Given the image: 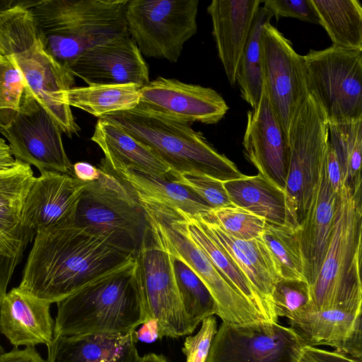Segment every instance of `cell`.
I'll return each mask as SVG.
<instances>
[{
    "label": "cell",
    "instance_id": "52a82bcc",
    "mask_svg": "<svg viewBox=\"0 0 362 362\" xmlns=\"http://www.w3.org/2000/svg\"><path fill=\"white\" fill-rule=\"evenodd\" d=\"M288 142L287 225L297 229L312 204L329 146L328 122L310 95L291 127Z\"/></svg>",
    "mask_w": 362,
    "mask_h": 362
},
{
    "label": "cell",
    "instance_id": "8d00e7d4",
    "mask_svg": "<svg viewBox=\"0 0 362 362\" xmlns=\"http://www.w3.org/2000/svg\"><path fill=\"white\" fill-rule=\"evenodd\" d=\"M218 225L230 235L250 240L261 237L266 221L233 204L202 216Z\"/></svg>",
    "mask_w": 362,
    "mask_h": 362
},
{
    "label": "cell",
    "instance_id": "484cf974",
    "mask_svg": "<svg viewBox=\"0 0 362 362\" xmlns=\"http://www.w3.org/2000/svg\"><path fill=\"white\" fill-rule=\"evenodd\" d=\"M112 170L133 189L139 198L163 204L190 217L204 216L212 211L198 195L167 177L129 167Z\"/></svg>",
    "mask_w": 362,
    "mask_h": 362
},
{
    "label": "cell",
    "instance_id": "7dc6e473",
    "mask_svg": "<svg viewBox=\"0 0 362 362\" xmlns=\"http://www.w3.org/2000/svg\"><path fill=\"white\" fill-rule=\"evenodd\" d=\"M100 170L86 162H78L73 165V176L76 179L90 182L99 178Z\"/></svg>",
    "mask_w": 362,
    "mask_h": 362
},
{
    "label": "cell",
    "instance_id": "277c9868",
    "mask_svg": "<svg viewBox=\"0 0 362 362\" xmlns=\"http://www.w3.org/2000/svg\"><path fill=\"white\" fill-rule=\"evenodd\" d=\"M99 119L119 126L150 147L170 167L171 179L178 174H196L224 182L245 175L189 123L140 103Z\"/></svg>",
    "mask_w": 362,
    "mask_h": 362
},
{
    "label": "cell",
    "instance_id": "681fc988",
    "mask_svg": "<svg viewBox=\"0 0 362 362\" xmlns=\"http://www.w3.org/2000/svg\"><path fill=\"white\" fill-rule=\"evenodd\" d=\"M142 325L143 327L137 332H136L137 339L151 342L158 338V326L156 320H149Z\"/></svg>",
    "mask_w": 362,
    "mask_h": 362
},
{
    "label": "cell",
    "instance_id": "603a6c76",
    "mask_svg": "<svg viewBox=\"0 0 362 362\" xmlns=\"http://www.w3.org/2000/svg\"><path fill=\"white\" fill-rule=\"evenodd\" d=\"M136 331L127 335L84 334L54 337L47 362H140Z\"/></svg>",
    "mask_w": 362,
    "mask_h": 362
},
{
    "label": "cell",
    "instance_id": "9c48e42d",
    "mask_svg": "<svg viewBox=\"0 0 362 362\" xmlns=\"http://www.w3.org/2000/svg\"><path fill=\"white\" fill-rule=\"evenodd\" d=\"M198 0H128V33L146 57L176 62L197 31Z\"/></svg>",
    "mask_w": 362,
    "mask_h": 362
},
{
    "label": "cell",
    "instance_id": "7bdbcfd3",
    "mask_svg": "<svg viewBox=\"0 0 362 362\" xmlns=\"http://www.w3.org/2000/svg\"><path fill=\"white\" fill-rule=\"evenodd\" d=\"M325 167L331 187L339 194L344 185L342 171L337 156L329 144L325 157Z\"/></svg>",
    "mask_w": 362,
    "mask_h": 362
},
{
    "label": "cell",
    "instance_id": "f6af8a7d",
    "mask_svg": "<svg viewBox=\"0 0 362 362\" xmlns=\"http://www.w3.org/2000/svg\"><path fill=\"white\" fill-rule=\"evenodd\" d=\"M0 362H47L43 359L33 346L24 349L14 347L8 353L0 354Z\"/></svg>",
    "mask_w": 362,
    "mask_h": 362
},
{
    "label": "cell",
    "instance_id": "ba28073f",
    "mask_svg": "<svg viewBox=\"0 0 362 362\" xmlns=\"http://www.w3.org/2000/svg\"><path fill=\"white\" fill-rule=\"evenodd\" d=\"M304 59L309 93L328 123L362 119V50L332 45Z\"/></svg>",
    "mask_w": 362,
    "mask_h": 362
},
{
    "label": "cell",
    "instance_id": "ac0fdd59",
    "mask_svg": "<svg viewBox=\"0 0 362 362\" xmlns=\"http://www.w3.org/2000/svg\"><path fill=\"white\" fill-rule=\"evenodd\" d=\"M88 182L73 175L44 171L36 177L21 211L23 224L37 233L73 224Z\"/></svg>",
    "mask_w": 362,
    "mask_h": 362
},
{
    "label": "cell",
    "instance_id": "f546056e",
    "mask_svg": "<svg viewBox=\"0 0 362 362\" xmlns=\"http://www.w3.org/2000/svg\"><path fill=\"white\" fill-rule=\"evenodd\" d=\"M141 88L136 84L74 87L65 93L64 100L70 107L81 109L100 118L138 106Z\"/></svg>",
    "mask_w": 362,
    "mask_h": 362
},
{
    "label": "cell",
    "instance_id": "816d5d0a",
    "mask_svg": "<svg viewBox=\"0 0 362 362\" xmlns=\"http://www.w3.org/2000/svg\"><path fill=\"white\" fill-rule=\"evenodd\" d=\"M17 3V2H16ZM16 3L13 1H6V0H0V13L3 11H5L13 6H14Z\"/></svg>",
    "mask_w": 362,
    "mask_h": 362
},
{
    "label": "cell",
    "instance_id": "bcb514c9",
    "mask_svg": "<svg viewBox=\"0 0 362 362\" xmlns=\"http://www.w3.org/2000/svg\"><path fill=\"white\" fill-rule=\"evenodd\" d=\"M21 259V257L8 258L0 257V308L6 293L7 286ZM4 352V349L0 343V354Z\"/></svg>",
    "mask_w": 362,
    "mask_h": 362
},
{
    "label": "cell",
    "instance_id": "6da1fadb",
    "mask_svg": "<svg viewBox=\"0 0 362 362\" xmlns=\"http://www.w3.org/2000/svg\"><path fill=\"white\" fill-rule=\"evenodd\" d=\"M134 258L84 228H52L35 235L18 288L51 304L57 303Z\"/></svg>",
    "mask_w": 362,
    "mask_h": 362
},
{
    "label": "cell",
    "instance_id": "d590c367",
    "mask_svg": "<svg viewBox=\"0 0 362 362\" xmlns=\"http://www.w3.org/2000/svg\"><path fill=\"white\" fill-rule=\"evenodd\" d=\"M270 302L277 317H285L290 320L297 315L313 310L310 286L303 280L277 281Z\"/></svg>",
    "mask_w": 362,
    "mask_h": 362
},
{
    "label": "cell",
    "instance_id": "836d02e7",
    "mask_svg": "<svg viewBox=\"0 0 362 362\" xmlns=\"http://www.w3.org/2000/svg\"><path fill=\"white\" fill-rule=\"evenodd\" d=\"M175 279L192 332L206 317L217 315L211 293L198 276L180 259L172 255Z\"/></svg>",
    "mask_w": 362,
    "mask_h": 362
},
{
    "label": "cell",
    "instance_id": "1f68e13d",
    "mask_svg": "<svg viewBox=\"0 0 362 362\" xmlns=\"http://www.w3.org/2000/svg\"><path fill=\"white\" fill-rule=\"evenodd\" d=\"M329 127V144L340 164L344 185L361 189L362 119Z\"/></svg>",
    "mask_w": 362,
    "mask_h": 362
},
{
    "label": "cell",
    "instance_id": "d4e9b609",
    "mask_svg": "<svg viewBox=\"0 0 362 362\" xmlns=\"http://www.w3.org/2000/svg\"><path fill=\"white\" fill-rule=\"evenodd\" d=\"M90 139L102 149L103 160L112 169L129 167L170 179V167L154 151L110 122L98 119Z\"/></svg>",
    "mask_w": 362,
    "mask_h": 362
},
{
    "label": "cell",
    "instance_id": "e0dca14e",
    "mask_svg": "<svg viewBox=\"0 0 362 362\" xmlns=\"http://www.w3.org/2000/svg\"><path fill=\"white\" fill-rule=\"evenodd\" d=\"M140 104L183 122L214 124L229 107L215 90L158 77L141 88Z\"/></svg>",
    "mask_w": 362,
    "mask_h": 362
},
{
    "label": "cell",
    "instance_id": "d6986e66",
    "mask_svg": "<svg viewBox=\"0 0 362 362\" xmlns=\"http://www.w3.org/2000/svg\"><path fill=\"white\" fill-rule=\"evenodd\" d=\"M362 311L342 309L314 310L288 320L290 328L304 346L327 345L362 359Z\"/></svg>",
    "mask_w": 362,
    "mask_h": 362
},
{
    "label": "cell",
    "instance_id": "ab89813d",
    "mask_svg": "<svg viewBox=\"0 0 362 362\" xmlns=\"http://www.w3.org/2000/svg\"><path fill=\"white\" fill-rule=\"evenodd\" d=\"M216 319L209 316L202 321L199 331L194 336L186 337L182 349L186 362H206L211 344L217 332Z\"/></svg>",
    "mask_w": 362,
    "mask_h": 362
},
{
    "label": "cell",
    "instance_id": "8fae6325",
    "mask_svg": "<svg viewBox=\"0 0 362 362\" xmlns=\"http://www.w3.org/2000/svg\"><path fill=\"white\" fill-rule=\"evenodd\" d=\"M261 45L263 91L288 138L310 95L304 56L271 23L264 25Z\"/></svg>",
    "mask_w": 362,
    "mask_h": 362
},
{
    "label": "cell",
    "instance_id": "83f0119b",
    "mask_svg": "<svg viewBox=\"0 0 362 362\" xmlns=\"http://www.w3.org/2000/svg\"><path fill=\"white\" fill-rule=\"evenodd\" d=\"M184 215L189 236L212 264L234 284L265 320L278 322L279 317L272 307L255 290L232 257L211 237L196 217Z\"/></svg>",
    "mask_w": 362,
    "mask_h": 362
},
{
    "label": "cell",
    "instance_id": "4dcf8cb0",
    "mask_svg": "<svg viewBox=\"0 0 362 362\" xmlns=\"http://www.w3.org/2000/svg\"><path fill=\"white\" fill-rule=\"evenodd\" d=\"M272 17L269 10L259 6L237 67L235 83L241 98L251 108L257 105L262 93V33Z\"/></svg>",
    "mask_w": 362,
    "mask_h": 362
},
{
    "label": "cell",
    "instance_id": "d6a6232c",
    "mask_svg": "<svg viewBox=\"0 0 362 362\" xmlns=\"http://www.w3.org/2000/svg\"><path fill=\"white\" fill-rule=\"evenodd\" d=\"M261 238L281 279L306 281L297 229L266 222Z\"/></svg>",
    "mask_w": 362,
    "mask_h": 362
},
{
    "label": "cell",
    "instance_id": "30bf717a",
    "mask_svg": "<svg viewBox=\"0 0 362 362\" xmlns=\"http://www.w3.org/2000/svg\"><path fill=\"white\" fill-rule=\"evenodd\" d=\"M135 261L141 303L148 319L157 322L158 338H177L192 334L177 288L172 255L150 223Z\"/></svg>",
    "mask_w": 362,
    "mask_h": 362
},
{
    "label": "cell",
    "instance_id": "db71d44e",
    "mask_svg": "<svg viewBox=\"0 0 362 362\" xmlns=\"http://www.w3.org/2000/svg\"><path fill=\"white\" fill-rule=\"evenodd\" d=\"M2 58H3V57H1V55H0V59H2Z\"/></svg>",
    "mask_w": 362,
    "mask_h": 362
},
{
    "label": "cell",
    "instance_id": "2e32d148",
    "mask_svg": "<svg viewBox=\"0 0 362 362\" xmlns=\"http://www.w3.org/2000/svg\"><path fill=\"white\" fill-rule=\"evenodd\" d=\"M243 146L258 174L284 191L290 160L288 138L263 90L257 105L247 112Z\"/></svg>",
    "mask_w": 362,
    "mask_h": 362
},
{
    "label": "cell",
    "instance_id": "9a60e30c",
    "mask_svg": "<svg viewBox=\"0 0 362 362\" xmlns=\"http://www.w3.org/2000/svg\"><path fill=\"white\" fill-rule=\"evenodd\" d=\"M88 86L136 84L149 81L148 67L129 33L95 45L67 66Z\"/></svg>",
    "mask_w": 362,
    "mask_h": 362
},
{
    "label": "cell",
    "instance_id": "4316f807",
    "mask_svg": "<svg viewBox=\"0 0 362 362\" xmlns=\"http://www.w3.org/2000/svg\"><path fill=\"white\" fill-rule=\"evenodd\" d=\"M231 203L264 218L266 222L287 225L285 193L257 174L223 182Z\"/></svg>",
    "mask_w": 362,
    "mask_h": 362
},
{
    "label": "cell",
    "instance_id": "8992f818",
    "mask_svg": "<svg viewBox=\"0 0 362 362\" xmlns=\"http://www.w3.org/2000/svg\"><path fill=\"white\" fill-rule=\"evenodd\" d=\"M100 175L88 182L72 225L136 255L149 227L144 206L133 189L102 159Z\"/></svg>",
    "mask_w": 362,
    "mask_h": 362
},
{
    "label": "cell",
    "instance_id": "5b68a950",
    "mask_svg": "<svg viewBox=\"0 0 362 362\" xmlns=\"http://www.w3.org/2000/svg\"><path fill=\"white\" fill-rule=\"evenodd\" d=\"M361 189L343 185L334 227L320 271L310 286L313 310L362 311Z\"/></svg>",
    "mask_w": 362,
    "mask_h": 362
},
{
    "label": "cell",
    "instance_id": "f35d334b",
    "mask_svg": "<svg viewBox=\"0 0 362 362\" xmlns=\"http://www.w3.org/2000/svg\"><path fill=\"white\" fill-rule=\"evenodd\" d=\"M173 181L190 189L205 201L212 210L232 205L223 182L196 174H178Z\"/></svg>",
    "mask_w": 362,
    "mask_h": 362
},
{
    "label": "cell",
    "instance_id": "60d3db41",
    "mask_svg": "<svg viewBox=\"0 0 362 362\" xmlns=\"http://www.w3.org/2000/svg\"><path fill=\"white\" fill-rule=\"evenodd\" d=\"M262 3L276 21L281 17H290L320 25L318 16L310 0H264Z\"/></svg>",
    "mask_w": 362,
    "mask_h": 362
},
{
    "label": "cell",
    "instance_id": "b9f144b4",
    "mask_svg": "<svg viewBox=\"0 0 362 362\" xmlns=\"http://www.w3.org/2000/svg\"><path fill=\"white\" fill-rule=\"evenodd\" d=\"M9 64L6 57L0 59V127L8 124L17 112L9 101L4 85V74Z\"/></svg>",
    "mask_w": 362,
    "mask_h": 362
},
{
    "label": "cell",
    "instance_id": "e575fe53",
    "mask_svg": "<svg viewBox=\"0 0 362 362\" xmlns=\"http://www.w3.org/2000/svg\"><path fill=\"white\" fill-rule=\"evenodd\" d=\"M35 179L30 165L18 159L12 168L0 172V211L21 214Z\"/></svg>",
    "mask_w": 362,
    "mask_h": 362
},
{
    "label": "cell",
    "instance_id": "f1b7e54d",
    "mask_svg": "<svg viewBox=\"0 0 362 362\" xmlns=\"http://www.w3.org/2000/svg\"><path fill=\"white\" fill-rule=\"evenodd\" d=\"M332 45L362 50V6L358 0H310Z\"/></svg>",
    "mask_w": 362,
    "mask_h": 362
},
{
    "label": "cell",
    "instance_id": "f907efd6",
    "mask_svg": "<svg viewBox=\"0 0 362 362\" xmlns=\"http://www.w3.org/2000/svg\"><path fill=\"white\" fill-rule=\"evenodd\" d=\"M140 362H170L168 359L162 354L150 353L145 354L141 358Z\"/></svg>",
    "mask_w": 362,
    "mask_h": 362
},
{
    "label": "cell",
    "instance_id": "7a4b0ae2",
    "mask_svg": "<svg viewBox=\"0 0 362 362\" xmlns=\"http://www.w3.org/2000/svg\"><path fill=\"white\" fill-rule=\"evenodd\" d=\"M54 337L127 335L148 321L136 279L135 258L57 303Z\"/></svg>",
    "mask_w": 362,
    "mask_h": 362
},
{
    "label": "cell",
    "instance_id": "5bb4252c",
    "mask_svg": "<svg viewBox=\"0 0 362 362\" xmlns=\"http://www.w3.org/2000/svg\"><path fill=\"white\" fill-rule=\"evenodd\" d=\"M19 70L25 86L47 112L62 132L71 137L80 131L65 93L74 88V76L44 49L38 37L8 57Z\"/></svg>",
    "mask_w": 362,
    "mask_h": 362
},
{
    "label": "cell",
    "instance_id": "3957f363",
    "mask_svg": "<svg viewBox=\"0 0 362 362\" xmlns=\"http://www.w3.org/2000/svg\"><path fill=\"white\" fill-rule=\"evenodd\" d=\"M128 0H42L21 4L31 13L45 52L67 69L88 48L128 33Z\"/></svg>",
    "mask_w": 362,
    "mask_h": 362
},
{
    "label": "cell",
    "instance_id": "c3c4849f",
    "mask_svg": "<svg viewBox=\"0 0 362 362\" xmlns=\"http://www.w3.org/2000/svg\"><path fill=\"white\" fill-rule=\"evenodd\" d=\"M16 163L9 145L0 138V172L12 168Z\"/></svg>",
    "mask_w": 362,
    "mask_h": 362
},
{
    "label": "cell",
    "instance_id": "74e56055",
    "mask_svg": "<svg viewBox=\"0 0 362 362\" xmlns=\"http://www.w3.org/2000/svg\"><path fill=\"white\" fill-rule=\"evenodd\" d=\"M35 233L25 227L21 214L0 211V257H22Z\"/></svg>",
    "mask_w": 362,
    "mask_h": 362
},
{
    "label": "cell",
    "instance_id": "f5cc1de1",
    "mask_svg": "<svg viewBox=\"0 0 362 362\" xmlns=\"http://www.w3.org/2000/svg\"><path fill=\"white\" fill-rule=\"evenodd\" d=\"M298 362H313L307 355L304 354L303 351V354L300 358V360Z\"/></svg>",
    "mask_w": 362,
    "mask_h": 362
},
{
    "label": "cell",
    "instance_id": "4fadbf2b",
    "mask_svg": "<svg viewBox=\"0 0 362 362\" xmlns=\"http://www.w3.org/2000/svg\"><path fill=\"white\" fill-rule=\"evenodd\" d=\"M0 133L8 141L16 159L35 165L40 173L73 175L62 132L25 86L17 112L8 124L0 127Z\"/></svg>",
    "mask_w": 362,
    "mask_h": 362
},
{
    "label": "cell",
    "instance_id": "7c38bea8",
    "mask_svg": "<svg viewBox=\"0 0 362 362\" xmlns=\"http://www.w3.org/2000/svg\"><path fill=\"white\" fill-rule=\"evenodd\" d=\"M304 346L290 327L278 322H222L206 362H298Z\"/></svg>",
    "mask_w": 362,
    "mask_h": 362
},
{
    "label": "cell",
    "instance_id": "cb8c5ba5",
    "mask_svg": "<svg viewBox=\"0 0 362 362\" xmlns=\"http://www.w3.org/2000/svg\"><path fill=\"white\" fill-rule=\"evenodd\" d=\"M196 218L211 237L232 257L255 290L272 307V292L281 279L261 237L250 240L238 239L216 223L202 216Z\"/></svg>",
    "mask_w": 362,
    "mask_h": 362
},
{
    "label": "cell",
    "instance_id": "ffe728a7",
    "mask_svg": "<svg viewBox=\"0 0 362 362\" xmlns=\"http://www.w3.org/2000/svg\"><path fill=\"white\" fill-rule=\"evenodd\" d=\"M337 204L338 193L330 186L324 162L312 204L297 228L304 276L309 286L315 281L325 259Z\"/></svg>",
    "mask_w": 362,
    "mask_h": 362
},
{
    "label": "cell",
    "instance_id": "7402d4cb",
    "mask_svg": "<svg viewBox=\"0 0 362 362\" xmlns=\"http://www.w3.org/2000/svg\"><path fill=\"white\" fill-rule=\"evenodd\" d=\"M51 303L25 293L18 287L6 293L0 308V332L14 347L43 344L54 338Z\"/></svg>",
    "mask_w": 362,
    "mask_h": 362
},
{
    "label": "cell",
    "instance_id": "44dd1931",
    "mask_svg": "<svg viewBox=\"0 0 362 362\" xmlns=\"http://www.w3.org/2000/svg\"><path fill=\"white\" fill-rule=\"evenodd\" d=\"M260 0H213L207 7L218 57L232 86Z\"/></svg>",
    "mask_w": 362,
    "mask_h": 362
},
{
    "label": "cell",
    "instance_id": "ee69618b",
    "mask_svg": "<svg viewBox=\"0 0 362 362\" xmlns=\"http://www.w3.org/2000/svg\"><path fill=\"white\" fill-rule=\"evenodd\" d=\"M303 352L313 362H362L337 351H327L311 346H305Z\"/></svg>",
    "mask_w": 362,
    "mask_h": 362
}]
</instances>
